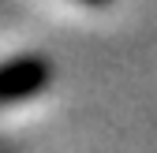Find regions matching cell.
Returning a JSON list of instances; mask_svg holds the SVG:
<instances>
[{"label": "cell", "instance_id": "6da1fadb", "mask_svg": "<svg viewBox=\"0 0 157 153\" xmlns=\"http://www.w3.org/2000/svg\"><path fill=\"white\" fill-rule=\"evenodd\" d=\"M49 82H52V60L41 52L0 60V105L30 101L37 93H45Z\"/></svg>", "mask_w": 157, "mask_h": 153}, {"label": "cell", "instance_id": "7a4b0ae2", "mask_svg": "<svg viewBox=\"0 0 157 153\" xmlns=\"http://www.w3.org/2000/svg\"><path fill=\"white\" fill-rule=\"evenodd\" d=\"M78 4H86V8H109L112 0H78Z\"/></svg>", "mask_w": 157, "mask_h": 153}]
</instances>
